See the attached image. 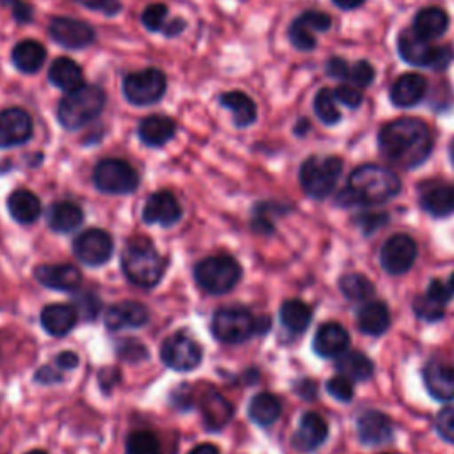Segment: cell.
<instances>
[{"instance_id":"3957f363","label":"cell","mask_w":454,"mask_h":454,"mask_svg":"<svg viewBox=\"0 0 454 454\" xmlns=\"http://www.w3.org/2000/svg\"><path fill=\"white\" fill-rule=\"evenodd\" d=\"M121 266L128 280L144 289L156 286L165 270L163 257L153 241L144 236H135L126 243L121 254Z\"/></svg>"},{"instance_id":"6f0895ef","label":"cell","mask_w":454,"mask_h":454,"mask_svg":"<svg viewBox=\"0 0 454 454\" xmlns=\"http://www.w3.org/2000/svg\"><path fill=\"white\" fill-rule=\"evenodd\" d=\"M184 27H186L184 20H181V18H176V20L168 21V23L163 27V34H165L167 37H174V35L181 34V32L184 30Z\"/></svg>"},{"instance_id":"d4e9b609","label":"cell","mask_w":454,"mask_h":454,"mask_svg":"<svg viewBox=\"0 0 454 454\" xmlns=\"http://www.w3.org/2000/svg\"><path fill=\"white\" fill-rule=\"evenodd\" d=\"M199 410L207 431H220L234 413L232 404L216 390H206L200 394Z\"/></svg>"},{"instance_id":"bcb514c9","label":"cell","mask_w":454,"mask_h":454,"mask_svg":"<svg viewBox=\"0 0 454 454\" xmlns=\"http://www.w3.org/2000/svg\"><path fill=\"white\" fill-rule=\"evenodd\" d=\"M436 431L445 442L454 445V404H449L438 411Z\"/></svg>"},{"instance_id":"7c38bea8","label":"cell","mask_w":454,"mask_h":454,"mask_svg":"<svg viewBox=\"0 0 454 454\" xmlns=\"http://www.w3.org/2000/svg\"><path fill=\"white\" fill-rule=\"evenodd\" d=\"M160 356L161 362L174 371H192L202 360V348L190 335L176 332L161 342Z\"/></svg>"},{"instance_id":"e575fe53","label":"cell","mask_w":454,"mask_h":454,"mask_svg":"<svg viewBox=\"0 0 454 454\" xmlns=\"http://www.w3.org/2000/svg\"><path fill=\"white\" fill-rule=\"evenodd\" d=\"M48 80L64 90H74L78 87L83 85V74H82V67L67 59V57H59L51 62L50 71H48Z\"/></svg>"},{"instance_id":"680465c9","label":"cell","mask_w":454,"mask_h":454,"mask_svg":"<svg viewBox=\"0 0 454 454\" xmlns=\"http://www.w3.org/2000/svg\"><path fill=\"white\" fill-rule=\"evenodd\" d=\"M296 392L301 395V397H316V383L310 381V380H301L298 385H296Z\"/></svg>"},{"instance_id":"6125c7cd","label":"cell","mask_w":454,"mask_h":454,"mask_svg":"<svg viewBox=\"0 0 454 454\" xmlns=\"http://www.w3.org/2000/svg\"><path fill=\"white\" fill-rule=\"evenodd\" d=\"M307 129H309V121H307V119H300V122L296 124L294 133H296V135H303Z\"/></svg>"},{"instance_id":"94428289","label":"cell","mask_w":454,"mask_h":454,"mask_svg":"<svg viewBox=\"0 0 454 454\" xmlns=\"http://www.w3.org/2000/svg\"><path fill=\"white\" fill-rule=\"evenodd\" d=\"M339 9H344V11H349V9H356L360 7L365 0H332Z\"/></svg>"},{"instance_id":"484cf974","label":"cell","mask_w":454,"mask_h":454,"mask_svg":"<svg viewBox=\"0 0 454 454\" xmlns=\"http://www.w3.org/2000/svg\"><path fill=\"white\" fill-rule=\"evenodd\" d=\"M37 282L57 291H74L82 282V273L73 264H41L34 270Z\"/></svg>"},{"instance_id":"1f68e13d","label":"cell","mask_w":454,"mask_h":454,"mask_svg":"<svg viewBox=\"0 0 454 454\" xmlns=\"http://www.w3.org/2000/svg\"><path fill=\"white\" fill-rule=\"evenodd\" d=\"M46 220L51 231L55 232H71L74 231L82 220H83V211L78 204L71 200H59L53 202L46 213Z\"/></svg>"},{"instance_id":"681fc988","label":"cell","mask_w":454,"mask_h":454,"mask_svg":"<svg viewBox=\"0 0 454 454\" xmlns=\"http://www.w3.org/2000/svg\"><path fill=\"white\" fill-rule=\"evenodd\" d=\"M99 307H101L99 298L94 293H87V294L76 298V307L74 309H76L78 316H82L83 319H92L99 312Z\"/></svg>"},{"instance_id":"5bb4252c","label":"cell","mask_w":454,"mask_h":454,"mask_svg":"<svg viewBox=\"0 0 454 454\" xmlns=\"http://www.w3.org/2000/svg\"><path fill=\"white\" fill-rule=\"evenodd\" d=\"M76 259L87 266L105 264L114 252V239L103 229H87L73 241Z\"/></svg>"},{"instance_id":"ee69618b","label":"cell","mask_w":454,"mask_h":454,"mask_svg":"<svg viewBox=\"0 0 454 454\" xmlns=\"http://www.w3.org/2000/svg\"><path fill=\"white\" fill-rule=\"evenodd\" d=\"M167 5L163 4H151L144 9L142 12V23L147 30H153V32H158V30H163V27L167 25L165 20H167Z\"/></svg>"},{"instance_id":"7dc6e473","label":"cell","mask_w":454,"mask_h":454,"mask_svg":"<svg viewBox=\"0 0 454 454\" xmlns=\"http://www.w3.org/2000/svg\"><path fill=\"white\" fill-rule=\"evenodd\" d=\"M117 355L128 362H140L147 358V349L142 342L135 339H124L117 344Z\"/></svg>"},{"instance_id":"e0dca14e","label":"cell","mask_w":454,"mask_h":454,"mask_svg":"<svg viewBox=\"0 0 454 454\" xmlns=\"http://www.w3.org/2000/svg\"><path fill=\"white\" fill-rule=\"evenodd\" d=\"M420 207L434 216L445 218L454 215V184L445 181H426L419 186Z\"/></svg>"},{"instance_id":"cb8c5ba5","label":"cell","mask_w":454,"mask_h":454,"mask_svg":"<svg viewBox=\"0 0 454 454\" xmlns=\"http://www.w3.org/2000/svg\"><path fill=\"white\" fill-rule=\"evenodd\" d=\"M149 321V310L140 301H121L114 303L106 309L105 325L108 330H124V328H138Z\"/></svg>"},{"instance_id":"603a6c76","label":"cell","mask_w":454,"mask_h":454,"mask_svg":"<svg viewBox=\"0 0 454 454\" xmlns=\"http://www.w3.org/2000/svg\"><path fill=\"white\" fill-rule=\"evenodd\" d=\"M348 346H349L348 330L335 321L321 325L314 333L312 349L321 358H337L348 349Z\"/></svg>"},{"instance_id":"e7e4bbea","label":"cell","mask_w":454,"mask_h":454,"mask_svg":"<svg viewBox=\"0 0 454 454\" xmlns=\"http://www.w3.org/2000/svg\"><path fill=\"white\" fill-rule=\"evenodd\" d=\"M25 454H46V452L41 450V449H34V450H28V452H25Z\"/></svg>"},{"instance_id":"4dcf8cb0","label":"cell","mask_w":454,"mask_h":454,"mask_svg":"<svg viewBox=\"0 0 454 454\" xmlns=\"http://www.w3.org/2000/svg\"><path fill=\"white\" fill-rule=\"evenodd\" d=\"M176 133V122L167 115H149L138 124V137L149 147L165 145Z\"/></svg>"},{"instance_id":"ffe728a7","label":"cell","mask_w":454,"mask_h":454,"mask_svg":"<svg viewBox=\"0 0 454 454\" xmlns=\"http://www.w3.org/2000/svg\"><path fill=\"white\" fill-rule=\"evenodd\" d=\"M32 119L21 108H7L0 112V147H14L25 144L32 137Z\"/></svg>"},{"instance_id":"60d3db41","label":"cell","mask_w":454,"mask_h":454,"mask_svg":"<svg viewBox=\"0 0 454 454\" xmlns=\"http://www.w3.org/2000/svg\"><path fill=\"white\" fill-rule=\"evenodd\" d=\"M337 99L332 89H319L317 94L314 96V114L317 115V119L326 124V126H333L340 121V112L337 108Z\"/></svg>"},{"instance_id":"d6986e66","label":"cell","mask_w":454,"mask_h":454,"mask_svg":"<svg viewBox=\"0 0 454 454\" xmlns=\"http://www.w3.org/2000/svg\"><path fill=\"white\" fill-rule=\"evenodd\" d=\"M326 438H328L326 420L316 411H307L300 419L298 429L291 438V445L300 452H312L319 449Z\"/></svg>"},{"instance_id":"d6a6232c","label":"cell","mask_w":454,"mask_h":454,"mask_svg":"<svg viewBox=\"0 0 454 454\" xmlns=\"http://www.w3.org/2000/svg\"><path fill=\"white\" fill-rule=\"evenodd\" d=\"M220 105L229 108L232 112V121L236 124V128H247L250 124L255 122L257 119V106L252 101L250 96H247L241 90H231V92H223L218 98Z\"/></svg>"},{"instance_id":"8fae6325","label":"cell","mask_w":454,"mask_h":454,"mask_svg":"<svg viewBox=\"0 0 454 454\" xmlns=\"http://www.w3.org/2000/svg\"><path fill=\"white\" fill-rule=\"evenodd\" d=\"M454 298V273L449 275L447 280L433 278L427 289L415 296L411 307L419 319L434 323L443 317L447 303Z\"/></svg>"},{"instance_id":"816d5d0a","label":"cell","mask_w":454,"mask_h":454,"mask_svg":"<svg viewBox=\"0 0 454 454\" xmlns=\"http://www.w3.org/2000/svg\"><path fill=\"white\" fill-rule=\"evenodd\" d=\"M387 215L385 213H365L362 216H356V225L362 227V231L365 234H371L374 232L378 227H381L383 223H387Z\"/></svg>"},{"instance_id":"9c48e42d","label":"cell","mask_w":454,"mask_h":454,"mask_svg":"<svg viewBox=\"0 0 454 454\" xmlns=\"http://www.w3.org/2000/svg\"><path fill=\"white\" fill-rule=\"evenodd\" d=\"M92 181H94L96 188L103 193L126 195V193H131L137 190L138 174L124 160L105 158L94 167Z\"/></svg>"},{"instance_id":"91938a15","label":"cell","mask_w":454,"mask_h":454,"mask_svg":"<svg viewBox=\"0 0 454 454\" xmlns=\"http://www.w3.org/2000/svg\"><path fill=\"white\" fill-rule=\"evenodd\" d=\"M188 454H220L213 443H199Z\"/></svg>"},{"instance_id":"7a4b0ae2","label":"cell","mask_w":454,"mask_h":454,"mask_svg":"<svg viewBox=\"0 0 454 454\" xmlns=\"http://www.w3.org/2000/svg\"><path fill=\"white\" fill-rule=\"evenodd\" d=\"M401 192V179L387 167L365 163L356 167L346 188L337 195L340 206H376L390 200Z\"/></svg>"},{"instance_id":"9f6ffc18","label":"cell","mask_w":454,"mask_h":454,"mask_svg":"<svg viewBox=\"0 0 454 454\" xmlns=\"http://www.w3.org/2000/svg\"><path fill=\"white\" fill-rule=\"evenodd\" d=\"M78 356L73 351H64L57 355V365L60 369H74L78 365Z\"/></svg>"},{"instance_id":"4fadbf2b","label":"cell","mask_w":454,"mask_h":454,"mask_svg":"<svg viewBox=\"0 0 454 454\" xmlns=\"http://www.w3.org/2000/svg\"><path fill=\"white\" fill-rule=\"evenodd\" d=\"M415 259L417 243L408 234H394L380 248V264L388 275L406 273Z\"/></svg>"},{"instance_id":"836d02e7","label":"cell","mask_w":454,"mask_h":454,"mask_svg":"<svg viewBox=\"0 0 454 454\" xmlns=\"http://www.w3.org/2000/svg\"><path fill=\"white\" fill-rule=\"evenodd\" d=\"M46 50L39 41L25 39L12 48V64L21 73H35L44 64Z\"/></svg>"},{"instance_id":"52a82bcc","label":"cell","mask_w":454,"mask_h":454,"mask_svg":"<svg viewBox=\"0 0 454 454\" xmlns=\"http://www.w3.org/2000/svg\"><path fill=\"white\" fill-rule=\"evenodd\" d=\"M195 282L209 294H223L229 293L241 277L239 262L227 255H209L197 262L193 268Z\"/></svg>"},{"instance_id":"74e56055","label":"cell","mask_w":454,"mask_h":454,"mask_svg":"<svg viewBox=\"0 0 454 454\" xmlns=\"http://www.w3.org/2000/svg\"><path fill=\"white\" fill-rule=\"evenodd\" d=\"M335 369L339 371V374L346 376L351 381H365L374 372V365L367 355H364L362 351L348 349L337 356Z\"/></svg>"},{"instance_id":"7402d4cb","label":"cell","mask_w":454,"mask_h":454,"mask_svg":"<svg viewBox=\"0 0 454 454\" xmlns=\"http://www.w3.org/2000/svg\"><path fill=\"white\" fill-rule=\"evenodd\" d=\"M356 434L364 445H383L392 440L394 426L385 413L367 410L356 419Z\"/></svg>"},{"instance_id":"ba28073f","label":"cell","mask_w":454,"mask_h":454,"mask_svg":"<svg viewBox=\"0 0 454 454\" xmlns=\"http://www.w3.org/2000/svg\"><path fill=\"white\" fill-rule=\"evenodd\" d=\"M213 337L225 344H239L257 333V317L245 307H222L211 319Z\"/></svg>"},{"instance_id":"c3c4849f","label":"cell","mask_w":454,"mask_h":454,"mask_svg":"<svg viewBox=\"0 0 454 454\" xmlns=\"http://www.w3.org/2000/svg\"><path fill=\"white\" fill-rule=\"evenodd\" d=\"M333 94H335V99H337V101H340L342 105H346V106H349V108H358V106L362 105V101H364L362 90H360L356 85H353V83L339 85V87L333 90Z\"/></svg>"},{"instance_id":"44dd1931","label":"cell","mask_w":454,"mask_h":454,"mask_svg":"<svg viewBox=\"0 0 454 454\" xmlns=\"http://www.w3.org/2000/svg\"><path fill=\"white\" fill-rule=\"evenodd\" d=\"M422 380L427 394L433 399L442 403L454 399V367L452 365L445 362L431 360L422 369Z\"/></svg>"},{"instance_id":"f546056e","label":"cell","mask_w":454,"mask_h":454,"mask_svg":"<svg viewBox=\"0 0 454 454\" xmlns=\"http://www.w3.org/2000/svg\"><path fill=\"white\" fill-rule=\"evenodd\" d=\"M449 28V16L443 9L440 7H424L420 9L411 23V30L420 35L422 39L433 41L442 37Z\"/></svg>"},{"instance_id":"d590c367","label":"cell","mask_w":454,"mask_h":454,"mask_svg":"<svg viewBox=\"0 0 454 454\" xmlns=\"http://www.w3.org/2000/svg\"><path fill=\"white\" fill-rule=\"evenodd\" d=\"M11 216L20 223H32L41 215V200L30 190H14L7 199Z\"/></svg>"},{"instance_id":"83f0119b","label":"cell","mask_w":454,"mask_h":454,"mask_svg":"<svg viewBox=\"0 0 454 454\" xmlns=\"http://www.w3.org/2000/svg\"><path fill=\"white\" fill-rule=\"evenodd\" d=\"M78 321V312L69 303H51L41 312L43 328L55 337H62L73 330Z\"/></svg>"},{"instance_id":"db71d44e","label":"cell","mask_w":454,"mask_h":454,"mask_svg":"<svg viewBox=\"0 0 454 454\" xmlns=\"http://www.w3.org/2000/svg\"><path fill=\"white\" fill-rule=\"evenodd\" d=\"M349 64L340 59V57H330L326 66H325V71L328 76L332 78H337V80H348V74H349Z\"/></svg>"},{"instance_id":"6da1fadb","label":"cell","mask_w":454,"mask_h":454,"mask_svg":"<svg viewBox=\"0 0 454 454\" xmlns=\"http://www.w3.org/2000/svg\"><path fill=\"white\" fill-rule=\"evenodd\" d=\"M434 145L431 128L415 117H399L383 124L378 131V149L381 156L399 168L422 165Z\"/></svg>"},{"instance_id":"30bf717a","label":"cell","mask_w":454,"mask_h":454,"mask_svg":"<svg viewBox=\"0 0 454 454\" xmlns=\"http://www.w3.org/2000/svg\"><path fill=\"white\" fill-rule=\"evenodd\" d=\"M167 90V78L156 67H145L129 73L122 82L124 98L137 106H145L160 101Z\"/></svg>"},{"instance_id":"277c9868","label":"cell","mask_w":454,"mask_h":454,"mask_svg":"<svg viewBox=\"0 0 454 454\" xmlns=\"http://www.w3.org/2000/svg\"><path fill=\"white\" fill-rule=\"evenodd\" d=\"M106 103V96L98 85H82L69 90L59 103L57 119L66 129H78L96 119Z\"/></svg>"},{"instance_id":"7bdbcfd3","label":"cell","mask_w":454,"mask_h":454,"mask_svg":"<svg viewBox=\"0 0 454 454\" xmlns=\"http://www.w3.org/2000/svg\"><path fill=\"white\" fill-rule=\"evenodd\" d=\"M374 76H376V71H374V67H372L371 62H367V60H356V62L349 67L348 80H349V83L356 85L358 89H364V87H369V85L374 82Z\"/></svg>"},{"instance_id":"f1b7e54d","label":"cell","mask_w":454,"mask_h":454,"mask_svg":"<svg viewBox=\"0 0 454 454\" xmlns=\"http://www.w3.org/2000/svg\"><path fill=\"white\" fill-rule=\"evenodd\" d=\"M356 326L365 335H383L390 326V312L383 301H367L356 310Z\"/></svg>"},{"instance_id":"be15d7a7","label":"cell","mask_w":454,"mask_h":454,"mask_svg":"<svg viewBox=\"0 0 454 454\" xmlns=\"http://www.w3.org/2000/svg\"><path fill=\"white\" fill-rule=\"evenodd\" d=\"M449 153H450V158H452V163H454V138H452V142L449 145Z\"/></svg>"},{"instance_id":"2e32d148","label":"cell","mask_w":454,"mask_h":454,"mask_svg":"<svg viewBox=\"0 0 454 454\" xmlns=\"http://www.w3.org/2000/svg\"><path fill=\"white\" fill-rule=\"evenodd\" d=\"M48 34L57 44L69 50L85 48L96 37V32L89 23L76 18H67V16L51 18L48 25Z\"/></svg>"},{"instance_id":"9a60e30c","label":"cell","mask_w":454,"mask_h":454,"mask_svg":"<svg viewBox=\"0 0 454 454\" xmlns=\"http://www.w3.org/2000/svg\"><path fill=\"white\" fill-rule=\"evenodd\" d=\"M332 27V18L321 11H305L289 25L287 37L300 51L316 48V32H326Z\"/></svg>"},{"instance_id":"f907efd6","label":"cell","mask_w":454,"mask_h":454,"mask_svg":"<svg viewBox=\"0 0 454 454\" xmlns=\"http://www.w3.org/2000/svg\"><path fill=\"white\" fill-rule=\"evenodd\" d=\"M2 5L9 7L18 23H30L34 18L32 7L25 0H0Z\"/></svg>"},{"instance_id":"5b68a950","label":"cell","mask_w":454,"mask_h":454,"mask_svg":"<svg viewBox=\"0 0 454 454\" xmlns=\"http://www.w3.org/2000/svg\"><path fill=\"white\" fill-rule=\"evenodd\" d=\"M397 51L404 62L433 71H443L454 59L450 46H434L431 41L417 35L411 27L401 30L397 37Z\"/></svg>"},{"instance_id":"f35d334b","label":"cell","mask_w":454,"mask_h":454,"mask_svg":"<svg viewBox=\"0 0 454 454\" xmlns=\"http://www.w3.org/2000/svg\"><path fill=\"white\" fill-rule=\"evenodd\" d=\"M280 401L270 392L255 394L248 404V417L259 426L273 424L280 417Z\"/></svg>"},{"instance_id":"ab89813d","label":"cell","mask_w":454,"mask_h":454,"mask_svg":"<svg viewBox=\"0 0 454 454\" xmlns=\"http://www.w3.org/2000/svg\"><path fill=\"white\" fill-rule=\"evenodd\" d=\"M340 293L351 301H364L372 296L374 284L362 273H346L339 280Z\"/></svg>"},{"instance_id":"4316f807","label":"cell","mask_w":454,"mask_h":454,"mask_svg":"<svg viewBox=\"0 0 454 454\" xmlns=\"http://www.w3.org/2000/svg\"><path fill=\"white\" fill-rule=\"evenodd\" d=\"M427 90V82L419 73L401 74L390 87V99L399 108H410L422 101Z\"/></svg>"},{"instance_id":"b9f144b4","label":"cell","mask_w":454,"mask_h":454,"mask_svg":"<svg viewBox=\"0 0 454 454\" xmlns=\"http://www.w3.org/2000/svg\"><path fill=\"white\" fill-rule=\"evenodd\" d=\"M126 454H163L158 436L151 431H131L126 438Z\"/></svg>"},{"instance_id":"11a10c76","label":"cell","mask_w":454,"mask_h":454,"mask_svg":"<svg viewBox=\"0 0 454 454\" xmlns=\"http://www.w3.org/2000/svg\"><path fill=\"white\" fill-rule=\"evenodd\" d=\"M35 381H39V383H44V385H50V383H59V381H62V376H60V372H57V371H53L50 365H43V367H39L37 371H35Z\"/></svg>"},{"instance_id":"8d00e7d4","label":"cell","mask_w":454,"mask_h":454,"mask_svg":"<svg viewBox=\"0 0 454 454\" xmlns=\"http://www.w3.org/2000/svg\"><path fill=\"white\" fill-rule=\"evenodd\" d=\"M278 316H280L282 326L291 335H300V333H303L309 328L310 319H312V310L301 300H286L280 305Z\"/></svg>"},{"instance_id":"ac0fdd59","label":"cell","mask_w":454,"mask_h":454,"mask_svg":"<svg viewBox=\"0 0 454 454\" xmlns=\"http://www.w3.org/2000/svg\"><path fill=\"white\" fill-rule=\"evenodd\" d=\"M181 213L183 211L177 199L170 192L160 190L147 197L142 209V218L145 223H151V225L158 223L163 227H170L179 222Z\"/></svg>"},{"instance_id":"f5cc1de1","label":"cell","mask_w":454,"mask_h":454,"mask_svg":"<svg viewBox=\"0 0 454 454\" xmlns=\"http://www.w3.org/2000/svg\"><path fill=\"white\" fill-rule=\"evenodd\" d=\"M87 9H92V11H98V12H103L106 16H115L122 5L119 0H80Z\"/></svg>"},{"instance_id":"f6af8a7d","label":"cell","mask_w":454,"mask_h":454,"mask_svg":"<svg viewBox=\"0 0 454 454\" xmlns=\"http://www.w3.org/2000/svg\"><path fill=\"white\" fill-rule=\"evenodd\" d=\"M326 390L333 399L340 403H349L353 399V381L342 374L330 378L326 381Z\"/></svg>"},{"instance_id":"8992f818","label":"cell","mask_w":454,"mask_h":454,"mask_svg":"<svg viewBox=\"0 0 454 454\" xmlns=\"http://www.w3.org/2000/svg\"><path fill=\"white\" fill-rule=\"evenodd\" d=\"M342 174V160L337 156H309L298 172L301 190L312 199L328 197Z\"/></svg>"}]
</instances>
